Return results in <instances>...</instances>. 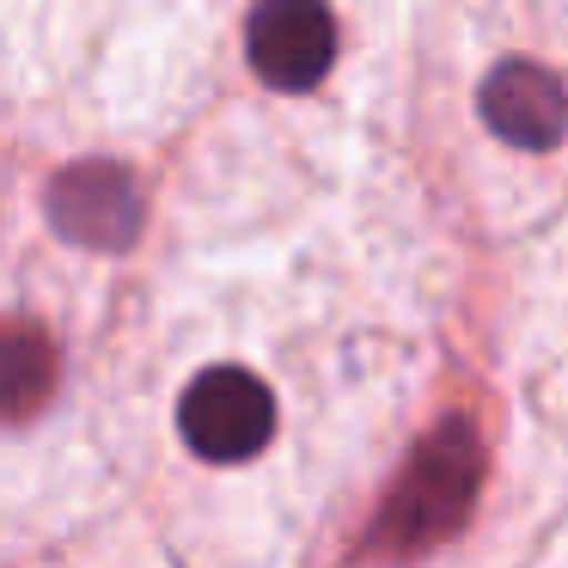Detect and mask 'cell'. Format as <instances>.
I'll return each instance as SVG.
<instances>
[{
    "instance_id": "cell-5",
    "label": "cell",
    "mask_w": 568,
    "mask_h": 568,
    "mask_svg": "<svg viewBox=\"0 0 568 568\" xmlns=\"http://www.w3.org/2000/svg\"><path fill=\"white\" fill-rule=\"evenodd\" d=\"M483 123L526 153H550L562 141V80L538 62H501L483 80Z\"/></svg>"
},
{
    "instance_id": "cell-6",
    "label": "cell",
    "mask_w": 568,
    "mask_h": 568,
    "mask_svg": "<svg viewBox=\"0 0 568 568\" xmlns=\"http://www.w3.org/2000/svg\"><path fill=\"white\" fill-rule=\"evenodd\" d=\"M55 343L26 318H0V422H31L55 397Z\"/></svg>"
},
{
    "instance_id": "cell-3",
    "label": "cell",
    "mask_w": 568,
    "mask_h": 568,
    "mask_svg": "<svg viewBox=\"0 0 568 568\" xmlns=\"http://www.w3.org/2000/svg\"><path fill=\"white\" fill-rule=\"evenodd\" d=\"M245 50L263 87L312 92L336 62V19L324 0H257L245 19Z\"/></svg>"
},
{
    "instance_id": "cell-4",
    "label": "cell",
    "mask_w": 568,
    "mask_h": 568,
    "mask_svg": "<svg viewBox=\"0 0 568 568\" xmlns=\"http://www.w3.org/2000/svg\"><path fill=\"white\" fill-rule=\"evenodd\" d=\"M50 226L68 245L87 251H129L141 233V190L123 165L87 160L50 178Z\"/></svg>"
},
{
    "instance_id": "cell-1",
    "label": "cell",
    "mask_w": 568,
    "mask_h": 568,
    "mask_svg": "<svg viewBox=\"0 0 568 568\" xmlns=\"http://www.w3.org/2000/svg\"><path fill=\"white\" fill-rule=\"evenodd\" d=\"M477 470H483L477 434H470L465 416H453L416 453L409 477L397 483L392 514H385V544L392 550H428V544H440L465 519L470 495H477Z\"/></svg>"
},
{
    "instance_id": "cell-2",
    "label": "cell",
    "mask_w": 568,
    "mask_h": 568,
    "mask_svg": "<svg viewBox=\"0 0 568 568\" xmlns=\"http://www.w3.org/2000/svg\"><path fill=\"white\" fill-rule=\"evenodd\" d=\"M178 428H184L190 453L209 458V465H245L275 434V397L245 367H209L184 392Z\"/></svg>"
}]
</instances>
